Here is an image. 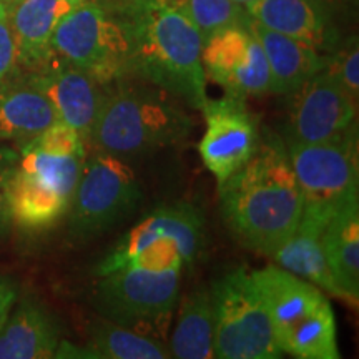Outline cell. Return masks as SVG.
<instances>
[{
  "mask_svg": "<svg viewBox=\"0 0 359 359\" xmlns=\"http://www.w3.org/2000/svg\"><path fill=\"white\" fill-rule=\"evenodd\" d=\"M142 188L122 156L105 151L85 160L69 206V235L75 240L109 231L137 208Z\"/></svg>",
  "mask_w": 359,
  "mask_h": 359,
  "instance_id": "cell-10",
  "label": "cell"
},
{
  "mask_svg": "<svg viewBox=\"0 0 359 359\" xmlns=\"http://www.w3.org/2000/svg\"><path fill=\"white\" fill-rule=\"evenodd\" d=\"M288 100L286 143L330 142L358 125V103L326 69L313 75Z\"/></svg>",
  "mask_w": 359,
  "mask_h": 359,
  "instance_id": "cell-13",
  "label": "cell"
},
{
  "mask_svg": "<svg viewBox=\"0 0 359 359\" xmlns=\"http://www.w3.org/2000/svg\"><path fill=\"white\" fill-rule=\"evenodd\" d=\"M17 163H19L17 150L0 143V236L6 235L12 224L11 208H8L7 200V185L13 170L17 168Z\"/></svg>",
  "mask_w": 359,
  "mask_h": 359,
  "instance_id": "cell-27",
  "label": "cell"
},
{
  "mask_svg": "<svg viewBox=\"0 0 359 359\" xmlns=\"http://www.w3.org/2000/svg\"><path fill=\"white\" fill-rule=\"evenodd\" d=\"M12 223L29 231H42L55 224L69 212L70 201L48 188L34 175L13 170L7 185Z\"/></svg>",
  "mask_w": 359,
  "mask_h": 359,
  "instance_id": "cell-22",
  "label": "cell"
},
{
  "mask_svg": "<svg viewBox=\"0 0 359 359\" xmlns=\"http://www.w3.org/2000/svg\"><path fill=\"white\" fill-rule=\"evenodd\" d=\"M210 290L215 358L278 359L285 354L248 269H231L218 278Z\"/></svg>",
  "mask_w": 359,
  "mask_h": 359,
  "instance_id": "cell-8",
  "label": "cell"
},
{
  "mask_svg": "<svg viewBox=\"0 0 359 359\" xmlns=\"http://www.w3.org/2000/svg\"><path fill=\"white\" fill-rule=\"evenodd\" d=\"M60 326L43 304L32 298L8 313L0 330V359L55 358L60 346Z\"/></svg>",
  "mask_w": 359,
  "mask_h": 359,
  "instance_id": "cell-17",
  "label": "cell"
},
{
  "mask_svg": "<svg viewBox=\"0 0 359 359\" xmlns=\"http://www.w3.org/2000/svg\"><path fill=\"white\" fill-rule=\"evenodd\" d=\"M327 269L341 299L356 306L359 299V203L351 201L339 210L321 233Z\"/></svg>",
  "mask_w": 359,
  "mask_h": 359,
  "instance_id": "cell-19",
  "label": "cell"
},
{
  "mask_svg": "<svg viewBox=\"0 0 359 359\" xmlns=\"http://www.w3.org/2000/svg\"><path fill=\"white\" fill-rule=\"evenodd\" d=\"M219 212L245 248L271 257L298 226L303 195L286 143L266 133L245 167L218 185Z\"/></svg>",
  "mask_w": 359,
  "mask_h": 359,
  "instance_id": "cell-1",
  "label": "cell"
},
{
  "mask_svg": "<svg viewBox=\"0 0 359 359\" xmlns=\"http://www.w3.org/2000/svg\"><path fill=\"white\" fill-rule=\"evenodd\" d=\"M311 6L321 13L327 22L336 25L339 19H343L351 11L356 0H308Z\"/></svg>",
  "mask_w": 359,
  "mask_h": 359,
  "instance_id": "cell-29",
  "label": "cell"
},
{
  "mask_svg": "<svg viewBox=\"0 0 359 359\" xmlns=\"http://www.w3.org/2000/svg\"><path fill=\"white\" fill-rule=\"evenodd\" d=\"M231 2H235V4H238V6H241V7H248L253 2H257V0H231Z\"/></svg>",
  "mask_w": 359,
  "mask_h": 359,
  "instance_id": "cell-31",
  "label": "cell"
},
{
  "mask_svg": "<svg viewBox=\"0 0 359 359\" xmlns=\"http://www.w3.org/2000/svg\"><path fill=\"white\" fill-rule=\"evenodd\" d=\"M205 77L218 83L228 95L243 98L269 92V70L262 43L245 22L210 35L201 48Z\"/></svg>",
  "mask_w": 359,
  "mask_h": 359,
  "instance_id": "cell-11",
  "label": "cell"
},
{
  "mask_svg": "<svg viewBox=\"0 0 359 359\" xmlns=\"http://www.w3.org/2000/svg\"><path fill=\"white\" fill-rule=\"evenodd\" d=\"M130 37L128 74L167 90L191 109L206 102L201 64L203 37L168 0H115L107 4Z\"/></svg>",
  "mask_w": 359,
  "mask_h": 359,
  "instance_id": "cell-2",
  "label": "cell"
},
{
  "mask_svg": "<svg viewBox=\"0 0 359 359\" xmlns=\"http://www.w3.org/2000/svg\"><path fill=\"white\" fill-rule=\"evenodd\" d=\"M170 6L180 11L206 40L218 30L241 24L248 17L245 7L231 0H168Z\"/></svg>",
  "mask_w": 359,
  "mask_h": 359,
  "instance_id": "cell-25",
  "label": "cell"
},
{
  "mask_svg": "<svg viewBox=\"0 0 359 359\" xmlns=\"http://www.w3.org/2000/svg\"><path fill=\"white\" fill-rule=\"evenodd\" d=\"M80 4L70 0H19L7 11L17 48V65L39 70L52 60L50 40L62 17Z\"/></svg>",
  "mask_w": 359,
  "mask_h": 359,
  "instance_id": "cell-15",
  "label": "cell"
},
{
  "mask_svg": "<svg viewBox=\"0 0 359 359\" xmlns=\"http://www.w3.org/2000/svg\"><path fill=\"white\" fill-rule=\"evenodd\" d=\"M182 269L122 268L100 276L93 306L105 320L163 339L177 308Z\"/></svg>",
  "mask_w": 359,
  "mask_h": 359,
  "instance_id": "cell-6",
  "label": "cell"
},
{
  "mask_svg": "<svg viewBox=\"0 0 359 359\" xmlns=\"http://www.w3.org/2000/svg\"><path fill=\"white\" fill-rule=\"evenodd\" d=\"M281 351L299 359H338V326L321 288L268 264L250 271Z\"/></svg>",
  "mask_w": 359,
  "mask_h": 359,
  "instance_id": "cell-4",
  "label": "cell"
},
{
  "mask_svg": "<svg viewBox=\"0 0 359 359\" xmlns=\"http://www.w3.org/2000/svg\"><path fill=\"white\" fill-rule=\"evenodd\" d=\"M250 27L262 43L269 70V92L290 97L318 72L325 70L327 55L288 35L259 25L250 17Z\"/></svg>",
  "mask_w": 359,
  "mask_h": 359,
  "instance_id": "cell-16",
  "label": "cell"
},
{
  "mask_svg": "<svg viewBox=\"0 0 359 359\" xmlns=\"http://www.w3.org/2000/svg\"><path fill=\"white\" fill-rule=\"evenodd\" d=\"M255 22L311 45L321 53L338 47V29L327 22L308 0H257L246 7Z\"/></svg>",
  "mask_w": 359,
  "mask_h": 359,
  "instance_id": "cell-18",
  "label": "cell"
},
{
  "mask_svg": "<svg viewBox=\"0 0 359 359\" xmlns=\"http://www.w3.org/2000/svg\"><path fill=\"white\" fill-rule=\"evenodd\" d=\"M70 2H75V4H83V2H88V0H70Z\"/></svg>",
  "mask_w": 359,
  "mask_h": 359,
  "instance_id": "cell-34",
  "label": "cell"
},
{
  "mask_svg": "<svg viewBox=\"0 0 359 359\" xmlns=\"http://www.w3.org/2000/svg\"><path fill=\"white\" fill-rule=\"evenodd\" d=\"M178 98L145 80L115 79L107 83L90 145L116 156L154 154L187 140L195 122Z\"/></svg>",
  "mask_w": 359,
  "mask_h": 359,
  "instance_id": "cell-3",
  "label": "cell"
},
{
  "mask_svg": "<svg viewBox=\"0 0 359 359\" xmlns=\"http://www.w3.org/2000/svg\"><path fill=\"white\" fill-rule=\"evenodd\" d=\"M55 358L165 359L172 358V354L168 344L161 339L137 333L100 316V320L90 325L87 348H77L62 339Z\"/></svg>",
  "mask_w": 359,
  "mask_h": 359,
  "instance_id": "cell-21",
  "label": "cell"
},
{
  "mask_svg": "<svg viewBox=\"0 0 359 359\" xmlns=\"http://www.w3.org/2000/svg\"><path fill=\"white\" fill-rule=\"evenodd\" d=\"M291 168L303 195L304 218L327 223L358 200V125L330 142L286 143Z\"/></svg>",
  "mask_w": 359,
  "mask_h": 359,
  "instance_id": "cell-7",
  "label": "cell"
},
{
  "mask_svg": "<svg viewBox=\"0 0 359 359\" xmlns=\"http://www.w3.org/2000/svg\"><path fill=\"white\" fill-rule=\"evenodd\" d=\"M2 17H7V8H6V4L0 0V19H2Z\"/></svg>",
  "mask_w": 359,
  "mask_h": 359,
  "instance_id": "cell-32",
  "label": "cell"
},
{
  "mask_svg": "<svg viewBox=\"0 0 359 359\" xmlns=\"http://www.w3.org/2000/svg\"><path fill=\"white\" fill-rule=\"evenodd\" d=\"M172 358L210 359L213 356L212 290L198 288L185 296L168 344Z\"/></svg>",
  "mask_w": 359,
  "mask_h": 359,
  "instance_id": "cell-24",
  "label": "cell"
},
{
  "mask_svg": "<svg viewBox=\"0 0 359 359\" xmlns=\"http://www.w3.org/2000/svg\"><path fill=\"white\" fill-rule=\"evenodd\" d=\"M325 69L330 72L344 92L358 103L359 98V45L358 37L353 35L344 43L338 47L326 58Z\"/></svg>",
  "mask_w": 359,
  "mask_h": 359,
  "instance_id": "cell-26",
  "label": "cell"
},
{
  "mask_svg": "<svg viewBox=\"0 0 359 359\" xmlns=\"http://www.w3.org/2000/svg\"><path fill=\"white\" fill-rule=\"evenodd\" d=\"M17 299L15 285L8 280V278L0 275V330H2L4 323L7 321L8 313L12 311L13 304Z\"/></svg>",
  "mask_w": 359,
  "mask_h": 359,
  "instance_id": "cell-30",
  "label": "cell"
},
{
  "mask_svg": "<svg viewBox=\"0 0 359 359\" xmlns=\"http://www.w3.org/2000/svg\"><path fill=\"white\" fill-rule=\"evenodd\" d=\"M325 226L326 223L302 217L293 235L269 258L278 266L288 269L290 273L313 283L326 293L341 298L323 253L321 233Z\"/></svg>",
  "mask_w": 359,
  "mask_h": 359,
  "instance_id": "cell-23",
  "label": "cell"
},
{
  "mask_svg": "<svg viewBox=\"0 0 359 359\" xmlns=\"http://www.w3.org/2000/svg\"><path fill=\"white\" fill-rule=\"evenodd\" d=\"M205 245V222L188 203L163 205L120 238L98 263L97 276L122 268L182 269L191 266Z\"/></svg>",
  "mask_w": 359,
  "mask_h": 359,
  "instance_id": "cell-5",
  "label": "cell"
},
{
  "mask_svg": "<svg viewBox=\"0 0 359 359\" xmlns=\"http://www.w3.org/2000/svg\"><path fill=\"white\" fill-rule=\"evenodd\" d=\"M29 80L50 102L58 122L74 128L87 145L105 97L107 83L55 55L42 69L34 70Z\"/></svg>",
  "mask_w": 359,
  "mask_h": 359,
  "instance_id": "cell-14",
  "label": "cell"
},
{
  "mask_svg": "<svg viewBox=\"0 0 359 359\" xmlns=\"http://www.w3.org/2000/svg\"><path fill=\"white\" fill-rule=\"evenodd\" d=\"M17 67V48L7 17L0 19V83L11 79Z\"/></svg>",
  "mask_w": 359,
  "mask_h": 359,
  "instance_id": "cell-28",
  "label": "cell"
},
{
  "mask_svg": "<svg viewBox=\"0 0 359 359\" xmlns=\"http://www.w3.org/2000/svg\"><path fill=\"white\" fill-rule=\"evenodd\" d=\"M201 111L206 128L198 151L203 165L219 185L248 163L262 135L243 98L228 93L217 100L206 98Z\"/></svg>",
  "mask_w": 359,
  "mask_h": 359,
  "instance_id": "cell-12",
  "label": "cell"
},
{
  "mask_svg": "<svg viewBox=\"0 0 359 359\" xmlns=\"http://www.w3.org/2000/svg\"><path fill=\"white\" fill-rule=\"evenodd\" d=\"M57 122L50 102L29 77L12 75L0 83V140L20 142L22 145Z\"/></svg>",
  "mask_w": 359,
  "mask_h": 359,
  "instance_id": "cell-20",
  "label": "cell"
},
{
  "mask_svg": "<svg viewBox=\"0 0 359 359\" xmlns=\"http://www.w3.org/2000/svg\"><path fill=\"white\" fill-rule=\"evenodd\" d=\"M50 47L53 55L90 72L102 83L128 74V30L100 0L67 12L53 30Z\"/></svg>",
  "mask_w": 359,
  "mask_h": 359,
  "instance_id": "cell-9",
  "label": "cell"
},
{
  "mask_svg": "<svg viewBox=\"0 0 359 359\" xmlns=\"http://www.w3.org/2000/svg\"><path fill=\"white\" fill-rule=\"evenodd\" d=\"M2 2L6 4V8H7V11H8V8H11V7L13 6V4H17V2H19V0H2Z\"/></svg>",
  "mask_w": 359,
  "mask_h": 359,
  "instance_id": "cell-33",
  "label": "cell"
}]
</instances>
